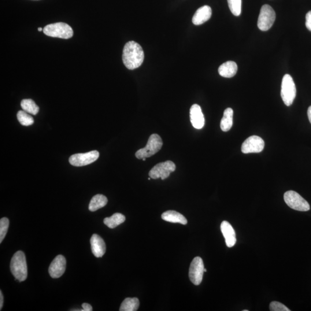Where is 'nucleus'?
Wrapping results in <instances>:
<instances>
[{"mask_svg": "<svg viewBox=\"0 0 311 311\" xmlns=\"http://www.w3.org/2000/svg\"><path fill=\"white\" fill-rule=\"evenodd\" d=\"M43 33L47 36L68 39L73 35V31L71 27L67 24L59 22L48 24L43 29Z\"/></svg>", "mask_w": 311, "mask_h": 311, "instance_id": "obj_3", "label": "nucleus"}, {"mask_svg": "<svg viewBox=\"0 0 311 311\" xmlns=\"http://www.w3.org/2000/svg\"><path fill=\"white\" fill-rule=\"evenodd\" d=\"M233 111L231 108L225 109L224 112L223 117L222 118L220 123V128L223 132H228L230 130L233 125Z\"/></svg>", "mask_w": 311, "mask_h": 311, "instance_id": "obj_20", "label": "nucleus"}, {"mask_svg": "<svg viewBox=\"0 0 311 311\" xmlns=\"http://www.w3.org/2000/svg\"><path fill=\"white\" fill-rule=\"evenodd\" d=\"M276 20V13L272 6L264 5L262 6L258 20V27L260 30L266 31L272 27Z\"/></svg>", "mask_w": 311, "mask_h": 311, "instance_id": "obj_7", "label": "nucleus"}, {"mask_svg": "<svg viewBox=\"0 0 311 311\" xmlns=\"http://www.w3.org/2000/svg\"><path fill=\"white\" fill-rule=\"evenodd\" d=\"M307 114H308V117L310 123L311 124V106L309 107L308 109V112H307Z\"/></svg>", "mask_w": 311, "mask_h": 311, "instance_id": "obj_31", "label": "nucleus"}, {"mask_svg": "<svg viewBox=\"0 0 311 311\" xmlns=\"http://www.w3.org/2000/svg\"><path fill=\"white\" fill-rule=\"evenodd\" d=\"M207 272V270L206 269H204V272Z\"/></svg>", "mask_w": 311, "mask_h": 311, "instance_id": "obj_34", "label": "nucleus"}, {"mask_svg": "<svg viewBox=\"0 0 311 311\" xmlns=\"http://www.w3.org/2000/svg\"><path fill=\"white\" fill-rule=\"evenodd\" d=\"M243 311H249V310H243Z\"/></svg>", "mask_w": 311, "mask_h": 311, "instance_id": "obj_35", "label": "nucleus"}, {"mask_svg": "<svg viewBox=\"0 0 311 311\" xmlns=\"http://www.w3.org/2000/svg\"><path fill=\"white\" fill-rule=\"evenodd\" d=\"M144 53L142 46L135 41L126 43L122 54V60L128 69L134 70L143 64Z\"/></svg>", "mask_w": 311, "mask_h": 311, "instance_id": "obj_1", "label": "nucleus"}, {"mask_svg": "<svg viewBox=\"0 0 311 311\" xmlns=\"http://www.w3.org/2000/svg\"><path fill=\"white\" fill-rule=\"evenodd\" d=\"M191 123L193 127L201 129L205 125V118L202 112L201 107L195 104L191 106L190 111Z\"/></svg>", "mask_w": 311, "mask_h": 311, "instance_id": "obj_13", "label": "nucleus"}, {"mask_svg": "<svg viewBox=\"0 0 311 311\" xmlns=\"http://www.w3.org/2000/svg\"><path fill=\"white\" fill-rule=\"evenodd\" d=\"M107 202H108V199L106 196L102 194L96 195L91 200L90 204H89V210L91 212H95V211L105 206Z\"/></svg>", "mask_w": 311, "mask_h": 311, "instance_id": "obj_19", "label": "nucleus"}, {"mask_svg": "<svg viewBox=\"0 0 311 311\" xmlns=\"http://www.w3.org/2000/svg\"><path fill=\"white\" fill-rule=\"evenodd\" d=\"M162 219L169 223H180L183 225L187 224L186 218L180 213L174 210H168L162 214Z\"/></svg>", "mask_w": 311, "mask_h": 311, "instance_id": "obj_18", "label": "nucleus"}, {"mask_svg": "<svg viewBox=\"0 0 311 311\" xmlns=\"http://www.w3.org/2000/svg\"><path fill=\"white\" fill-rule=\"evenodd\" d=\"M126 218L123 214L117 213L112 216L107 217L104 219V223L111 229L116 228L117 226L124 223Z\"/></svg>", "mask_w": 311, "mask_h": 311, "instance_id": "obj_21", "label": "nucleus"}, {"mask_svg": "<svg viewBox=\"0 0 311 311\" xmlns=\"http://www.w3.org/2000/svg\"><path fill=\"white\" fill-rule=\"evenodd\" d=\"M10 270L15 280L19 282L25 281L27 278V266L25 254L23 251H18L13 255L10 262Z\"/></svg>", "mask_w": 311, "mask_h": 311, "instance_id": "obj_2", "label": "nucleus"}, {"mask_svg": "<svg viewBox=\"0 0 311 311\" xmlns=\"http://www.w3.org/2000/svg\"><path fill=\"white\" fill-rule=\"evenodd\" d=\"M265 142L264 140L257 136H253L244 141L242 146L243 154L260 153L264 150Z\"/></svg>", "mask_w": 311, "mask_h": 311, "instance_id": "obj_11", "label": "nucleus"}, {"mask_svg": "<svg viewBox=\"0 0 311 311\" xmlns=\"http://www.w3.org/2000/svg\"><path fill=\"white\" fill-rule=\"evenodd\" d=\"M43 30V29L41 27L38 28V31H42Z\"/></svg>", "mask_w": 311, "mask_h": 311, "instance_id": "obj_32", "label": "nucleus"}, {"mask_svg": "<svg viewBox=\"0 0 311 311\" xmlns=\"http://www.w3.org/2000/svg\"><path fill=\"white\" fill-rule=\"evenodd\" d=\"M21 107L24 112L32 115L38 113L39 108L32 99H23L21 102Z\"/></svg>", "mask_w": 311, "mask_h": 311, "instance_id": "obj_23", "label": "nucleus"}, {"mask_svg": "<svg viewBox=\"0 0 311 311\" xmlns=\"http://www.w3.org/2000/svg\"><path fill=\"white\" fill-rule=\"evenodd\" d=\"M269 309L271 311H291L283 304L278 302H273L270 303Z\"/></svg>", "mask_w": 311, "mask_h": 311, "instance_id": "obj_27", "label": "nucleus"}, {"mask_svg": "<svg viewBox=\"0 0 311 311\" xmlns=\"http://www.w3.org/2000/svg\"><path fill=\"white\" fill-rule=\"evenodd\" d=\"M306 25L307 29L311 31V10L307 13L306 16Z\"/></svg>", "mask_w": 311, "mask_h": 311, "instance_id": "obj_28", "label": "nucleus"}, {"mask_svg": "<svg viewBox=\"0 0 311 311\" xmlns=\"http://www.w3.org/2000/svg\"><path fill=\"white\" fill-rule=\"evenodd\" d=\"M3 298L2 292L0 291V310H1L3 306Z\"/></svg>", "mask_w": 311, "mask_h": 311, "instance_id": "obj_30", "label": "nucleus"}, {"mask_svg": "<svg viewBox=\"0 0 311 311\" xmlns=\"http://www.w3.org/2000/svg\"><path fill=\"white\" fill-rule=\"evenodd\" d=\"M82 307L83 310H81V311H92V307L90 305H89L88 303H83L82 305Z\"/></svg>", "mask_w": 311, "mask_h": 311, "instance_id": "obj_29", "label": "nucleus"}, {"mask_svg": "<svg viewBox=\"0 0 311 311\" xmlns=\"http://www.w3.org/2000/svg\"><path fill=\"white\" fill-rule=\"evenodd\" d=\"M162 141L160 136L157 134L152 135L148 140L146 147L137 151L136 157L139 159L153 156L161 150Z\"/></svg>", "mask_w": 311, "mask_h": 311, "instance_id": "obj_4", "label": "nucleus"}, {"mask_svg": "<svg viewBox=\"0 0 311 311\" xmlns=\"http://www.w3.org/2000/svg\"><path fill=\"white\" fill-rule=\"evenodd\" d=\"M238 71V65L233 61H227L222 64L218 68L219 75L225 78L234 76Z\"/></svg>", "mask_w": 311, "mask_h": 311, "instance_id": "obj_17", "label": "nucleus"}, {"mask_svg": "<svg viewBox=\"0 0 311 311\" xmlns=\"http://www.w3.org/2000/svg\"><path fill=\"white\" fill-rule=\"evenodd\" d=\"M175 163L171 161H166L156 165L151 169L149 175L152 179L160 178L164 180L169 176L170 173L175 171Z\"/></svg>", "mask_w": 311, "mask_h": 311, "instance_id": "obj_8", "label": "nucleus"}, {"mask_svg": "<svg viewBox=\"0 0 311 311\" xmlns=\"http://www.w3.org/2000/svg\"><path fill=\"white\" fill-rule=\"evenodd\" d=\"M99 157L97 151H92L85 154L73 155L69 158L70 164L75 166L87 165L95 162Z\"/></svg>", "mask_w": 311, "mask_h": 311, "instance_id": "obj_9", "label": "nucleus"}, {"mask_svg": "<svg viewBox=\"0 0 311 311\" xmlns=\"http://www.w3.org/2000/svg\"><path fill=\"white\" fill-rule=\"evenodd\" d=\"M296 89L293 78L288 74L284 75L281 84V96L285 105L290 106L294 103Z\"/></svg>", "mask_w": 311, "mask_h": 311, "instance_id": "obj_5", "label": "nucleus"}, {"mask_svg": "<svg viewBox=\"0 0 311 311\" xmlns=\"http://www.w3.org/2000/svg\"><path fill=\"white\" fill-rule=\"evenodd\" d=\"M220 228L227 247L231 248L234 246L236 243V233L232 226L228 221H224L222 222Z\"/></svg>", "mask_w": 311, "mask_h": 311, "instance_id": "obj_14", "label": "nucleus"}, {"mask_svg": "<svg viewBox=\"0 0 311 311\" xmlns=\"http://www.w3.org/2000/svg\"><path fill=\"white\" fill-rule=\"evenodd\" d=\"M284 201L291 209L301 212H307L310 210L308 202L296 191H288L284 194Z\"/></svg>", "mask_w": 311, "mask_h": 311, "instance_id": "obj_6", "label": "nucleus"}, {"mask_svg": "<svg viewBox=\"0 0 311 311\" xmlns=\"http://www.w3.org/2000/svg\"><path fill=\"white\" fill-rule=\"evenodd\" d=\"M140 302L138 298H127L122 303L120 311H136L139 309Z\"/></svg>", "mask_w": 311, "mask_h": 311, "instance_id": "obj_22", "label": "nucleus"}, {"mask_svg": "<svg viewBox=\"0 0 311 311\" xmlns=\"http://www.w3.org/2000/svg\"><path fill=\"white\" fill-rule=\"evenodd\" d=\"M9 225L8 218L6 217L2 218L0 220V243H2L4 239Z\"/></svg>", "mask_w": 311, "mask_h": 311, "instance_id": "obj_26", "label": "nucleus"}, {"mask_svg": "<svg viewBox=\"0 0 311 311\" xmlns=\"http://www.w3.org/2000/svg\"><path fill=\"white\" fill-rule=\"evenodd\" d=\"M91 250L96 258H101L106 253V244L103 239L98 235L94 234L90 240Z\"/></svg>", "mask_w": 311, "mask_h": 311, "instance_id": "obj_15", "label": "nucleus"}, {"mask_svg": "<svg viewBox=\"0 0 311 311\" xmlns=\"http://www.w3.org/2000/svg\"><path fill=\"white\" fill-rule=\"evenodd\" d=\"M212 14V9L209 6H203L196 11L192 17V23L196 25L202 24L210 19Z\"/></svg>", "mask_w": 311, "mask_h": 311, "instance_id": "obj_16", "label": "nucleus"}, {"mask_svg": "<svg viewBox=\"0 0 311 311\" xmlns=\"http://www.w3.org/2000/svg\"><path fill=\"white\" fill-rule=\"evenodd\" d=\"M204 265L201 258L195 257L191 263L189 269L190 280L192 284L199 285L202 283L203 273H204Z\"/></svg>", "mask_w": 311, "mask_h": 311, "instance_id": "obj_10", "label": "nucleus"}, {"mask_svg": "<svg viewBox=\"0 0 311 311\" xmlns=\"http://www.w3.org/2000/svg\"><path fill=\"white\" fill-rule=\"evenodd\" d=\"M17 118L19 123L25 127H28L34 123V118L24 110L18 112Z\"/></svg>", "mask_w": 311, "mask_h": 311, "instance_id": "obj_24", "label": "nucleus"}, {"mask_svg": "<svg viewBox=\"0 0 311 311\" xmlns=\"http://www.w3.org/2000/svg\"><path fill=\"white\" fill-rule=\"evenodd\" d=\"M229 9L236 16H240L242 11V0H227Z\"/></svg>", "mask_w": 311, "mask_h": 311, "instance_id": "obj_25", "label": "nucleus"}, {"mask_svg": "<svg viewBox=\"0 0 311 311\" xmlns=\"http://www.w3.org/2000/svg\"><path fill=\"white\" fill-rule=\"evenodd\" d=\"M146 158H143V161H146Z\"/></svg>", "mask_w": 311, "mask_h": 311, "instance_id": "obj_33", "label": "nucleus"}, {"mask_svg": "<svg viewBox=\"0 0 311 311\" xmlns=\"http://www.w3.org/2000/svg\"><path fill=\"white\" fill-rule=\"evenodd\" d=\"M66 266V259L61 255L55 257L51 263L49 269L50 276L53 279L61 277L65 272Z\"/></svg>", "mask_w": 311, "mask_h": 311, "instance_id": "obj_12", "label": "nucleus"}]
</instances>
